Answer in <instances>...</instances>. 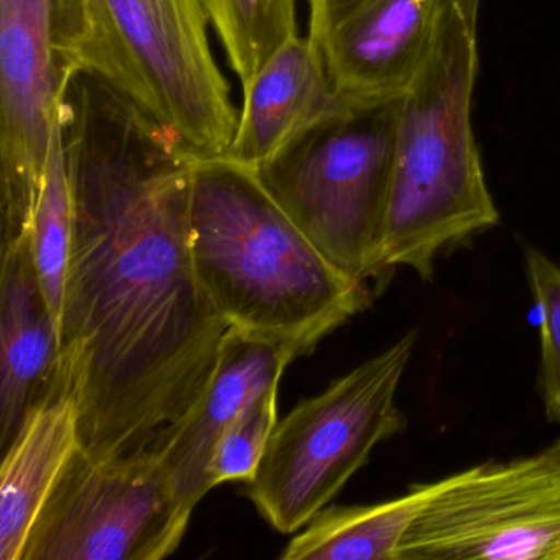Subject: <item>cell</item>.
<instances>
[{
    "instance_id": "cell-15",
    "label": "cell",
    "mask_w": 560,
    "mask_h": 560,
    "mask_svg": "<svg viewBox=\"0 0 560 560\" xmlns=\"http://www.w3.org/2000/svg\"><path fill=\"white\" fill-rule=\"evenodd\" d=\"M445 478L415 485L395 500L320 510L290 540L283 560H398L402 537Z\"/></svg>"
},
{
    "instance_id": "cell-4",
    "label": "cell",
    "mask_w": 560,
    "mask_h": 560,
    "mask_svg": "<svg viewBox=\"0 0 560 560\" xmlns=\"http://www.w3.org/2000/svg\"><path fill=\"white\" fill-rule=\"evenodd\" d=\"M83 73L129 101L195 160L228 152L238 113L209 44L202 0H90Z\"/></svg>"
},
{
    "instance_id": "cell-8",
    "label": "cell",
    "mask_w": 560,
    "mask_h": 560,
    "mask_svg": "<svg viewBox=\"0 0 560 560\" xmlns=\"http://www.w3.org/2000/svg\"><path fill=\"white\" fill-rule=\"evenodd\" d=\"M191 514L153 448L94 460L80 445L35 517L21 560L165 559Z\"/></svg>"
},
{
    "instance_id": "cell-14",
    "label": "cell",
    "mask_w": 560,
    "mask_h": 560,
    "mask_svg": "<svg viewBox=\"0 0 560 560\" xmlns=\"http://www.w3.org/2000/svg\"><path fill=\"white\" fill-rule=\"evenodd\" d=\"M80 409L70 385L55 373L32 406L0 470V560H21L28 533L65 465L80 447Z\"/></svg>"
},
{
    "instance_id": "cell-9",
    "label": "cell",
    "mask_w": 560,
    "mask_h": 560,
    "mask_svg": "<svg viewBox=\"0 0 560 560\" xmlns=\"http://www.w3.org/2000/svg\"><path fill=\"white\" fill-rule=\"evenodd\" d=\"M560 560V445L452 475L402 537L398 560Z\"/></svg>"
},
{
    "instance_id": "cell-3",
    "label": "cell",
    "mask_w": 560,
    "mask_h": 560,
    "mask_svg": "<svg viewBox=\"0 0 560 560\" xmlns=\"http://www.w3.org/2000/svg\"><path fill=\"white\" fill-rule=\"evenodd\" d=\"M480 0H447L431 48L399 97L383 264L424 281L441 252L494 228L500 214L485 183L471 129Z\"/></svg>"
},
{
    "instance_id": "cell-20",
    "label": "cell",
    "mask_w": 560,
    "mask_h": 560,
    "mask_svg": "<svg viewBox=\"0 0 560 560\" xmlns=\"http://www.w3.org/2000/svg\"><path fill=\"white\" fill-rule=\"evenodd\" d=\"M557 445H560V442H559V444H557Z\"/></svg>"
},
{
    "instance_id": "cell-18",
    "label": "cell",
    "mask_w": 560,
    "mask_h": 560,
    "mask_svg": "<svg viewBox=\"0 0 560 560\" xmlns=\"http://www.w3.org/2000/svg\"><path fill=\"white\" fill-rule=\"evenodd\" d=\"M278 386L254 399L222 435L211 464L212 487L228 481L248 483L257 474L278 422Z\"/></svg>"
},
{
    "instance_id": "cell-19",
    "label": "cell",
    "mask_w": 560,
    "mask_h": 560,
    "mask_svg": "<svg viewBox=\"0 0 560 560\" xmlns=\"http://www.w3.org/2000/svg\"><path fill=\"white\" fill-rule=\"evenodd\" d=\"M530 291L539 311L540 393L547 421L560 422V265L526 248Z\"/></svg>"
},
{
    "instance_id": "cell-5",
    "label": "cell",
    "mask_w": 560,
    "mask_h": 560,
    "mask_svg": "<svg viewBox=\"0 0 560 560\" xmlns=\"http://www.w3.org/2000/svg\"><path fill=\"white\" fill-rule=\"evenodd\" d=\"M399 97L349 103L255 170L278 205L334 265L369 283L392 271L382 244Z\"/></svg>"
},
{
    "instance_id": "cell-6",
    "label": "cell",
    "mask_w": 560,
    "mask_h": 560,
    "mask_svg": "<svg viewBox=\"0 0 560 560\" xmlns=\"http://www.w3.org/2000/svg\"><path fill=\"white\" fill-rule=\"evenodd\" d=\"M416 340L411 330L277 422L257 474L245 483L270 526L284 534L306 526L380 442L405 429L395 398Z\"/></svg>"
},
{
    "instance_id": "cell-7",
    "label": "cell",
    "mask_w": 560,
    "mask_h": 560,
    "mask_svg": "<svg viewBox=\"0 0 560 560\" xmlns=\"http://www.w3.org/2000/svg\"><path fill=\"white\" fill-rule=\"evenodd\" d=\"M90 35V0H0L2 235L31 231L55 122Z\"/></svg>"
},
{
    "instance_id": "cell-10",
    "label": "cell",
    "mask_w": 560,
    "mask_h": 560,
    "mask_svg": "<svg viewBox=\"0 0 560 560\" xmlns=\"http://www.w3.org/2000/svg\"><path fill=\"white\" fill-rule=\"evenodd\" d=\"M447 0H310V38L349 103L396 100L421 68Z\"/></svg>"
},
{
    "instance_id": "cell-17",
    "label": "cell",
    "mask_w": 560,
    "mask_h": 560,
    "mask_svg": "<svg viewBox=\"0 0 560 560\" xmlns=\"http://www.w3.org/2000/svg\"><path fill=\"white\" fill-rule=\"evenodd\" d=\"M229 67L242 86L290 38L296 37L294 0H202Z\"/></svg>"
},
{
    "instance_id": "cell-16",
    "label": "cell",
    "mask_w": 560,
    "mask_h": 560,
    "mask_svg": "<svg viewBox=\"0 0 560 560\" xmlns=\"http://www.w3.org/2000/svg\"><path fill=\"white\" fill-rule=\"evenodd\" d=\"M31 231L35 264L60 332L65 278L73 238V198L65 162L60 114L55 122L47 166L32 214Z\"/></svg>"
},
{
    "instance_id": "cell-11",
    "label": "cell",
    "mask_w": 560,
    "mask_h": 560,
    "mask_svg": "<svg viewBox=\"0 0 560 560\" xmlns=\"http://www.w3.org/2000/svg\"><path fill=\"white\" fill-rule=\"evenodd\" d=\"M298 357L287 343L229 329L208 388L153 447L188 510L214 488L211 464L222 435L254 399L280 385Z\"/></svg>"
},
{
    "instance_id": "cell-13",
    "label": "cell",
    "mask_w": 560,
    "mask_h": 560,
    "mask_svg": "<svg viewBox=\"0 0 560 560\" xmlns=\"http://www.w3.org/2000/svg\"><path fill=\"white\" fill-rule=\"evenodd\" d=\"M242 90L237 130L222 156L252 170L346 103L310 35L281 45Z\"/></svg>"
},
{
    "instance_id": "cell-1",
    "label": "cell",
    "mask_w": 560,
    "mask_h": 560,
    "mask_svg": "<svg viewBox=\"0 0 560 560\" xmlns=\"http://www.w3.org/2000/svg\"><path fill=\"white\" fill-rule=\"evenodd\" d=\"M73 198L57 373L94 460L156 442L201 398L229 324L192 264L196 160L129 101L74 74L60 107Z\"/></svg>"
},
{
    "instance_id": "cell-12",
    "label": "cell",
    "mask_w": 560,
    "mask_h": 560,
    "mask_svg": "<svg viewBox=\"0 0 560 560\" xmlns=\"http://www.w3.org/2000/svg\"><path fill=\"white\" fill-rule=\"evenodd\" d=\"M60 355V332L48 304L32 231L2 237L0 280V425L11 444L32 406L45 395Z\"/></svg>"
},
{
    "instance_id": "cell-2",
    "label": "cell",
    "mask_w": 560,
    "mask_h": 560,
    "mask_svg": "<svg viewBox=\"0 0 560 560\" xmlns=\"http://www.w3.org/2000/svg\"><path fill=\"white\" fill-rule=\"evenodd\" d=\"M189 238L202 291L229 327L300 357L373 298L311 242L255 170L224 156L192 166Z\"/></svg>"
}]
</instances>
